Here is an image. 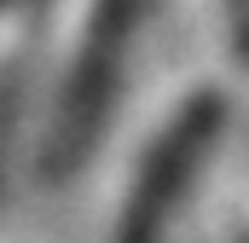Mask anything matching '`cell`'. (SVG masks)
Masks as SVG:
<instances>
[{"label": "cell", "mask_w": 249, "mask_h": 243, "mask_svg": "<svg viewBox=\"0 0 249 243\" xmlns=\"http://www.w3.org/2000/svg\"><path fill=\"white\" fill-rule=\"evenodd\" d=\"M151 0H93L87 12V29L75 41V58H70V75H64L58 93V122H53V145H47V168L64 174L75 168V156H87L99 122H105V104L116 93V69H122V52L139 29Z\"/></svg>", "instance_id": "obj_1"}, {"label": "cell", "mask_w": 249, "mask_h": 243, "mask_svg": "<svg viewBox=\"0 0 249 243\" xmlns=\"http://www.w3.org/2000/svg\"><path fill=\"white\" fill-rule=\"evenodd\" d=\"M0 6H18V0H0Z\"/></svg>", "instance_id": "obj_5"}, {"label": "cell", "mask_w": 249, "mask_h": 243, "mask_svg": "<svg viewBox=\"0 0 249 243\" xmlns=\"http://www.w3.org/2000/svg\"><path fill=\"white\" fill-rule=\"evenodd\" d=\"M6 127H12V75H0V156H6Z\"/></svg>", "instance_id": "obj_4"}, {"label": "cell", "mask_w": 249, "mask_h": 243, "mask_svg": "<svg viewBox=\"0 0 249 243\" xmlns=\"http://www.w3.org/2000/svg\"><path fill=\"white\" fill-rule=\"evenodd\" d=\"M220 122H226V110H220L214 93H191L186 99V110L157 133V145L145 151V162L133 174V191L122 203V220H116V243H157L162 238V226H168L180 191L191 185L203 151L214 145Z\"/></svg>", "instance_id": "obj_2"}, {"label": "cell", "mask_w": 249, "mask_h": 243, "mask_svg": "<svg viewBox=\"0 0 249 243\" xmlns=\"http://www.w3.org/2000/svg\"><path fill=\"white\" fill-rule=\"evenodd\" d=\"M220 6H226V35H232L238 58L249 64V0H220Z\"/></svg>", "instance_id": "obj_3"}]
</instances>
